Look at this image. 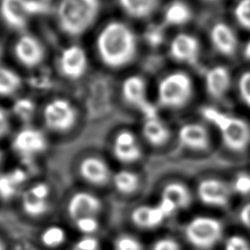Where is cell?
I'll return each mask as SVG.
<instances>
[{
  "label": "cell",
  "mask_w": 250,
  "mask_h": 250,
  "mask_svg": "<svg viewBox=\"0 0 250 250\" xmlns=\"http://www.w3.org/2000/svg\"><path fill=\"white\" fill-rule=\"evenodd\" d=\"M236 88L241 102L250 108V70L244 71L239 75Z\"/></svg>",
  "instance_id": "e575fe53"
},
{
  "label": "cell",
  "mask_w": 250,
  "mask_h": 250,
  "mask_svg": "<svg viewBox=\"0 0 250 250\" xmlns=\"http://www.w3.org/2000/svg\"><path fill=\"white\" fill-rule=\"evenodd\" d=\"M10 128V121L7 112L0 107V139L3 138Z\"/></svg>",
  "instance_id": "60d3db41"
},
{
  "label": "cell",
  "mask_w": 250,
  "mask_h": 250,
  "mask_svg": "<svg viewBox=\"0 0 250 250\" xmlns=\"http://www.w3.org/2000/svg\"><path fill=\"white\" fill-rule=\"evenodd\" d=\"M102 209L103 202L101 198L97 194L87 190H79L73 193L66 206L67 214L73 222L84 217H98Z\"/></svg>",
  "instance_id": "7c38bea8"
},
{
  "label": "cell",
  "mask_w": 250,
  "mask_h": 250,
  "mask_svg": "<svg viewBox=\"0 0 250 250\" xmlns=\"http://www.w3.org/2000/svg\"><path fill=\"white\" fill-rule=\"evenodd\" d=\"M143 136L152 146H162L171 138L169 127L155 114L146 116L143 125Z\"/></svg>",
  "instance_id": "7402d4cb"
},
{
  "label": "cell",
  "mask_w": 250,
  "mask_h": 250,
  "mask_svg": "<svg viewBox=\"0 0 250 250\" xmlns=\"http://www.w3.org/2000/svg\"><path fill=\"white\" fill-rule=\"evenodd\" d=\"M167 216L159 205L143 204L132 210L131 220L135 226L143 229H152L164 223Z\"/></svg>",
  "instance_id": "44dd1931"
},
{
  "label": "cell",
  "mask_w": 250,
  "mask_h": 250,
  "mask_svg": "<svg viewBox=\"0 0 250 250\" xmlns=\"http://www.w3.org/2000/svg\"><path fill=\"white\" fill-rule=\"evenodd\" d=\"M71 250H103V248L95 235H82L74 242Z\"/></svg>",
  "instance_id": "d590c367"
},
{
  "label": "cell",
  "mask_w": 250,
  "mask_h": 250,
  "mask_svg": "<svg viewBox=\"0 0 250 250\" xmlns=\"http://www.w3.org/2000/svg\"><path fill=\"white\" fill-rule=\"evenodd\" d=\"M14 150L23 158H33L47 148L45 135L36 128L26 127L17 133L13 140Z\"/></svg>",
  "instance_id": "30bf717a"
},
{
  "label": "cell",
  "mask_w": 250,
  "mask_h": 250,
  "mask_svg": "<svg viewBox=\"0 0 250 250\" xmlns=\"http://www.w3.org/2000/svg\"><path fill=\"white\" fill-rule=\"evenodd\" d=\"M233 17L240 27L250 31V0H238L233 7Z\"/></svg>",
  "instance_id": "f546056e"
},
{
  "label": "cell",
  "mask_w": 250,
  "mask_h": 250,
  "mask_svg": "<svg viewBox=\"0 0 250 250\" xmlns=\"http://www.w3.org/2000/svg\"><path fill=\"white\" fill-rule=\"evenodd\" d=\"M231 188L226 182L217 178H204L196 188L198 199L207 206L226 207L231 197Z\"/></svg>",
  "instance_id": "ba28073f"
},
{
  "label": "cell",
  "mask_w": 250,
  "mask_h": 250,
  "mask_svg": "<svg viewBox=\"0 0 250 250\" xmlns=\"http://www.w3.org/2000/svg\"><path fill=\"white\" fill-rule=\"evenodd\" d=\"M88 66L87 55L78 45H70L62 50L59 58L61 72L68 79H78L84 75Z\"/></svg>",
  "instance_id": "4fadbf2b"
},
{
  "label": "cell",
  "mask_w": 250,
  "mask_h": 250,
  "mask_svg": "<svg viewBox=\"0 0 250 250\" xmlns=\"http://www.w3.org/2000/svg\"><path fill=\"white\" fill-rule=\"evenodd\" d=\"M73 223L82 235H95L100 229V221L96 216L80 218Z\"/></svg>",
  "instance_id": "836d02e7"
},
{
  "label": "cell",
  "mask_w": 250,
  "mask_h": 250,
  "mask_svg": "<svg viewBox=\"0 0 250 250\" xmlns=\"http://www.w3.org/2000/svg\"><path fill=\"white\" fill-rule=\"evenodd\" d=\"M67 233L66 230L58 225H52L46 227L41 234H40V241L41 243L50 249L59 248L63 245L66 241Z\"/></svg>",
  "instance_id": "83f0119b"
},
{
  "label": "cell",
  "mask_w": 250,
  "mask_h": 250,
  "mask_svg": "<svg viewBox=\"0 0 250 250\" xmlns=\"http://www.w3.org/2000/svg\"><path fill=\"white\" fill-rule=\"evenodd\" d=\"M21 87V79L14 70L0 65V96H11Z\"/></svg>",
  "instance_id": "f1b7e54d"
},
{
  "label": "cell",
  "mask_w": 250,
  "mask_h": 250,
  "mask_svg": "<svg viewBox=\"0 0 250 250\" xmlns=\"http://www.w3.org/2000/svg\"><path fill=\"white\" fill-rule=\"evenodd\" d=\"M51 188L45 182H37L27 188L21 196L23 213L31 218L44 216L50 210Z\"/></svg>",
  "instance_id": "52a82bcc"
},
{
  "label": "cell",
  "mask_w": 250,
  "mask_h": 250,
  "mask_svg": "<svg viewBox=\"0 0 250 250\" xmlns=\"http://www.w3.org/2000/svg\"><path fill=\"white\" fill-rule=\"evenodd\" d=\"M232 76L229 69L222 64L208 68L204 75V86L207 94L215 100L223 99L230 90Z\"/></svg>",
  "instance_id": "9a60e30c"
},
{
  "label": "cell",
  "mask_w": 250,
  "mask_h": 250,
  "mask_svg": "<svg viewBox=\"0 0 250 250\" xmlns=\"http://www.w3.org/2000/svg\"><path fill=\"white\" fill-rule=\"evenodd\" d=\"M164 23L171 26H183L192 19V10L182 0L172 1L164 11Z\"/></svg>",
  "instance_id": "cb8c5ba5"
},
{
  "label": "cell",
  "mask_w": 250,
  "mask_h": 250,
  "mask_svg": "<svg viewBox=\"0 0 250 250\" xmlns=\"http://www.w3.org/2000/svg\"><path fill=\"white\" fill-rule=\"evenodd\" d=\"M0 250H7L5 242L0 238Z\"/></svg>",
  "instance_id": "7bdbcfd3"
},
{
  "label": "cell",
  "mask_w": 250,
  "mask_h": 250,
  "mask_svg": "<svg viewBox=\"0 0 250 250\" xmlns=\"http://www.w3.org/2000/svg\"><path fill=\"white\" fill-rule=\"evenodd\" d=\"M0 14L9 26L21 29L33 16L31 0H0Z\"/></svg>",
  "instance_id": "e0dca14e"
},
{
  "label": "cell",
  "mask_w": 250,
  "mask_h": 250,
  "mask_svg": "<svg viewBox=\"0 0 250 250\" xmlns=\"http://www.w3.org/2000/svg\"><path fill=\"white\" fill-rule=\"evenodd\" d=\"M13 111L18 118L22 121H27L30 120L34 115L35 104L30 99L21 98L14 103Z\"/></svg>",
  "instance_id": "4dcf8cb0"
},
{
  "label": "cell",
  "mask_w": 250,
  "mask_h": 250,
  "mask_svg": "<svg viewBox=\"0 0 250 250\" xmlns=\"http://www.w3.org/2000/svg\"><path fill=\"white\" fill-rule=\"evenodd\" d=\"M26 180V174L21 169L0 174V196L5 199L14 197L22 188Z\"/></svg>",
  "instance_id": "d4e9b609"
},
{
  "label": "cell",
  "mask_w": 250,
  "mask_h": 250,
  "mask_svg": "<svg viewBox=\"0 0 250 250\" xmlns=\"http://www.w3.org/2000/svg\"><path fill=\"white\" fill-rule=\"evenodd\" d=\"M223 235V223L212 216H195L184 228V236L187 242L197 250L214 248L222 240Z\"/></svg>",
  "instance_id": "5b68a950"
},
{
  "label": "cell",
  "mask_w": 250,
  "mask_h": 250,
  "mask_svg": "<svg viewBox=\"0 0 250 250\" xmlns=\"http://www.w3.org/2000/svg\"><path fill=\"white\" fill-rule=\"evenodd\" d=\"M43 119L49 129L64 133L74 127L77 121V111L67 100L55 99L44 107Z\"/></svg>",
  "instance_id": "8992f818"
},
{
  "label": "cell",
  "mask_w": 250,
  "mask_h": 250,
  "mask_svg": "<svg viewBox=\"0 0 250 250\" xmlns=\"http://www.w3.org/2000/svg\"><path fill=\"white\" fill-rule=\"evenodd\" d=\"M1 56H2V48L0 46V59H1Z\"/></svg>",
  "instance_id": "f6af8a7d"
},
{
  "label": "cell",
  "mask_w": 250,
  "mask_h": 250,
  "mask_svg": "<svg viewBox=\"0 0 250 250\" xmlns=\"http://www.w3.org/2000/svg\"><path fill=\"white\" fill-rule=\"evenodd\" d=\"M97 50L105 65L111 68L123 67L136 56L137 37L127 24L110 21L97 37Z\"/></svg>",
  "instance_id": "6da1fadb"
},
{
  "label": "cell",
  "mask_w": 250,
  "mask_h": 250,
  "mask_svg": "<svg viewBox=\"0 0 250 250\" xmlns=\"http://www.w3.org/2000/svg\"><path fill=\"white\" fill-rule=\"evenodd\" d=\"M121 8L130 17L142 19L152 14L160 0H118Z\"/></svg>",
  "instance_id": "4316f807"
},
{
  "label": "cell",
  "mask_w": 250,
  "mask_h": 250,
  "mask_svg": "<svg viewBox=\"0 0 250 250\" xmlns=\"http://www.w3.org/2000/svg\"><path fill=\"white\" fill-rule=\"evenodd\" d=\"M114 157L125 164L137 162L142 157V147L137 137L130 131L118 133L112 144Z\"/></svg>",
  "instance_id": "ffe728a7"
},
{
  "label": "cell",
  "mask_w": 250,
  "mask_h": 250,
  "mask_svg": "<svg viewBox=\"0 0 250 250\" xmlns=\"http://www.w3.org/2000/svg\"><path fill=\"white\" fill-rule=\"evenodd\" d=\"M201 45L196 36L188 32L176 34L169 44V55L177 62L193 64L200 56Z\"/></svg>",
  "instance_id": "9c48e42d"
},
{
  "label": "cell",
  "mask_w": 250,
  "mask_h": 250,
  "mask_svg": "<svg viewBox=\"0 0 250 250\" xmlns=\"http://www.w3.org/2000/svg\"><path fill=\"white\" fill-rule=\"evenodd\" d=\"M230 188L232 192L238 195H250V174L246 172L237 173L230 184Z\"/></svg>",
  "instance_id": "d6a6232c"
},
{
  "label": "cell",
  "mask_w": 250,
  "mask_h": 250,
  "mask_svg": "<svg viewBox=\"0 0 250 250\" xmlns=\"http://www.w3.org/2000/svg\"><path fill=\"white\" fill-rule=\"evenodd\" d=\"M209 39L214 50L225 57L233 56L239 47L235 31L225 21H217L211 26Z\"/></svg>",
  "instance_id": "5bb4252c"
},
{
  "label": "cell",
  "mask_w": 250,
  "mask_h": 250,
  "mask_svg": "<svg viewBox=\"0 0 250 250\" xmlns=\"http://www.w3.org/2000/svg\"><path fill=\"white\" fill-rule=\"evenodd\" d=\"M15 55L18 61L26 67H35L42 62L45 50L40 41L30 34L21 35L15 44Z\"/></svg>",
  "instance_id": "ac0fdd59"
},
{
  "label": "cell",
  "mask_w": 250,
  "mask_h": 250,
  "mask_svg": "<svg viewBox=\"0 0 250 250\" xmlns=\"http://www.w3.org/2000/svg\"><path fill=\"white\" fill-rule=\"evenodd\" d=\"M112 185L116 191L123 195H130L135 193L141 185L139 175L133 171L122 169L112 175Z\"/></svg>",
  "instance_id": "484cf974"
},
{
  "label": "cell",
  "mask_w": 250,
  "mask_h": 250,
  "mask_svg": "<svg viewBox=\"0 0 250 250\" xmlns=\"http://www.w3.org/2000/svg\"><path fill=\"white\" fill-rule=\"evenodd\" d=\"M180 144L191 151L203 152L211 146V135L209 129L200 122H188L182 125L178 131Z\"/></svg>",
  "instance_id": "8fae6325"
},
{
  "label": "cell",
  "mask_w": 250,
  "mask_h": 250,
  "mask_svg": "<svg viewBox=\"0 0 250 250\" xmlns=\"http://www.w3.org/2000/svg\"><path fill=\"white\" fill-rule=\"evenodd\" d=\"M113 250H144V244L138 237L123 233L114 239Z\"/></svg>",
  "instance_id": "1f68e13d"
},
{
  "label": "cell",
  "mask_w": 250,
  "mask_h": 250,
  "mask_svg": "<svg viewBox=\"0 0 250 250\" xmlns=\"http://www.w3.org/2000/svg\"><path fill=\"white\" fill-rule=\"evenodd\" d=\"M100 10V0H61L57 7L59 26L68 35H80L95 22Z\"/></svg>",
  "instance_id": "3957f363"
},
{
  "label": "cell",
  "mask_w": 250,
  "mask_h": 250,
  "mask_svg": "<svg viewBox=\"0 0 250 250\" xmlns=\"http://www.w3.org/2000/svg\"><path fill=\"white\" fill-rule=\"evenodd\" d=\"M224 250H250V242L240 234H231L226 239Z\"/></svg>",
  "instance_id": "8d00e7d4"
},
{
  "label": "cell",
  "mask_w": 250,
  "mask_h": 250,
  "mask_svg": "<svg viewBox=\"0 0 250 250\" xmlns=\"http://www.w3.org/2000/svg\"><path fill=\"white\" fill-rule=\"evenodd\" d=\"M150 250H182V246L176 238L162 236L152 243Z\"/></svg>",
  "instance_id": "74e56055"
},
{
  "label": "cell",
  "mask_w": 250,
  "mask_h": 250,
  "mask_svg": "<svg viewBox=\"0 0 250 250\" xmlns=\"http://www.w3.org/2000/svg\"><path fill=\"white\" fill-rule=\"evenodd\" d=\"M244 56L248 59V60H250V41L245 45V47H244Z\"/></svg>",
  "instance_id": "b9f144b4"
},
{
  "label": "cell",
  "mask_w": 250,
  "mask_h": 250,
  "mask_svg": "<svg viewBox=\"0 0 250 250\" xmlns=\"http://www.w3.org/2000/svg\"><path fill=\"white\" fill-rule=\"evenodd\" d=\"M160 196L169 200L175 206L177 211L188 209L192 201V195L188 188L179 181L167 183L162 188Z\"/></svg>",
  "instance_id": "603a6c76"
},
{
  "label": "cell",
  "mask_w": 250,
  "mask_h": 250,
  "mask_svg": "<svg viewBox=\"0 0 250 250\" xmlns=\"http://www.w3.org/2000/svg\"><path fill=\"white\" fill-rule=\"evenodd\" d=\"M121 92L125 102L143 110L146 117L155 114L147 103L146 85L141 76L132 75L127 77L122 83Z\"/></svg>",
  "instance_id": "2e32d148"
},
{
  "label": "cell",
  "mask_w": 250,
  "mask_h": 250,
  "mask_svg": "<svg viewBox=\"0 0 250 250\" xmlns=\"http://www.w3.org/2000/svg\"><path fill=\"white\" fill-rule=\"evenodd\" d=\"M207 1H217V0H207Z\"/></svg>",
  "instance_id": "bcb514c9"
},
{
  "label": "cell",
  "mask_w": 250,
  "mask_h": 250,
  "mask_svg": "<svg viewBox=\"0 0 250 250\" xmlns=\"http://www.w3.org/2000/svg\"><path fill=\"white\" fill-rule=\"evenodd\" d=\"M240 223L250 230V202L241 207L238 213Z\"/></svg>",
  "instance_id": "ab89813d"
},
{
  "label": "cell",
  "mask_w": 250,
  "mask_h": 250,
  "mask_svg": "<svg viewBox=\"0 0 250 250\" xmlns=\"http://www.w3.org/2000/svg\"><path fill=\"white\" fill-rule=\"evenodd\" d=\"M79 174L84 181L94 186H104L112 178L107 163L98 156L83 158L79 163Z\"/></svg>",
  "instance_id": "d6986e66"
},
{
  "label": "cell",
  "mask_w": 250,
  "mask_h": 250,
  "mask_svg": "<svg viewBox=\"0 0 250 250\" xmlns=\"http://www.w3.org/2000/svg\"><path fill=\"white\" fill-rule=\"evenodd\" d=\"M161 29L158 27H149L146 32V39L151 45H158L161 42Z\"/></svg>",
  "instance_id": "f35d334b"
},
{
  "label": "cell",
  "mask_w": 250,
  "mask_h": 250,
  "mask_svg": "<svg viewBox=\"0 0 250 250\" xmlns=\"http://www.w3.org/2000/svg\"><path fill=\"white\" fill-rule=\"evenodd\" d=\"M2 161H3V153H2V151L0 150V165H1Z\"/></svg>",
  "instance_id": "ee69618b"
},
{
  "label": "cell",
  "mask_w": 250,
  "mask_h": 250,
  "mask_svg": "<svg viewBox=\"0 0 250 250\" xmlns=\"http://www.w3.org/2000/svg\"><path fill=\"white\" fill-rule=\"evenodd\" d=\"M203 116L219 132L224 146L233 152H243L250 146V124L243 118L213 107L202 109Z\"/></svg>",
  "instance_id": "7a4b0ae2"
},
{
  "label": "cell",
  "mask_w": 250,
  "mask_h": 250,
  "mask_svg": "<svg viewBox=\"0 0 250 250\" xmlns=\"http://www.w3.org/2000/svg\"><path fill=\"white\" fill-rule=\"evenodd\" d=\"M194 95L192 77L185 71L176 70L166 74L158 83V103L165 108L176 110L187 106Z\"/></svg>",
  "instance_id": "277c9868"
}]
</instances>
